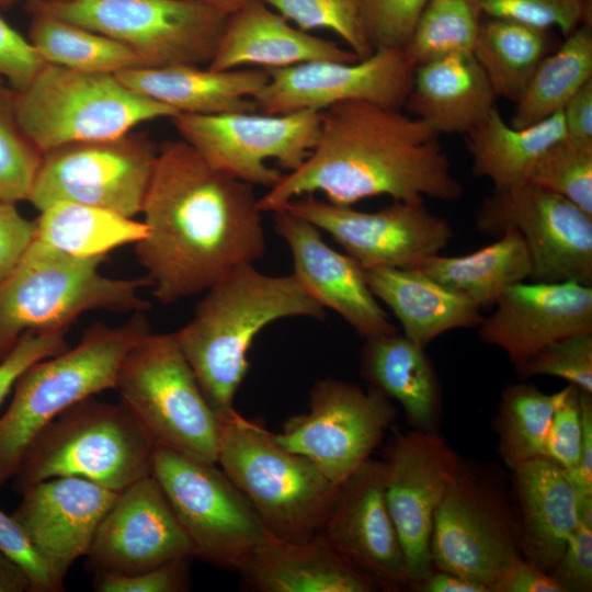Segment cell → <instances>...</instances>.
<instances>
[{"mask_svg": "<svg viewBox=\"0 0 592 592\" xmlns=\"http://www.w3.org/2000/svg\"><path fill=\"white\" fill-rule=\"evenodd\" d=\"M35 231V221L22 216L14 203H0V278L24 257Z\"/></svg>", "mask_w": 592, "mask_h": 592, "instance_id": "cell-52", "label": "cell"}, {"mask_svg": "<svg viewBox=\"0 0 592 592\" xmlns=\"http://www.w3.org/2000/svg\"><path fill=\"white\" fill-rule=\"evenodd\" d=\"M548 41V30L488 19L481 22L473 54L496 96L516 102L546 56Z\"/></svg>", "mask_w": 592, "mask_h": 592, "instance_id": "cell-36", "label": "cell"}, {"mask_svg": "<svg viewBox=\"0 0 592 592\" xmlns=\"http://www.w3.org/2000/svg\"><path fill=\"white\" fill-rule=\"evenodd\" d=\"M418 269L485 310L509 287L530 280L532 264L521 234L506 227L497 241L479 250L458 257L436 254Z\"/></svg>", "mask_w": 592, "mask_h": 592, "instance_id": "cell-33", "label": "cell"}, {"mask_svg": "<svg viewBox=\"0 0 592 592\" xmlns=\"http://www.w3.org/2000/svg\"><path fill=\"white\" fill-rule=\"evenodd\" d=\"M273 220L289 247L293 274L322 307L335 311L364 339L398 332L351 257L331 248L320 229L285 208L274 212Z\"/></svg>", "mask_w": 592, "mask_h": 592, "instance_id": "cell-24", "label": "cell"}, {"mask_svg": "<svg viewBox=\"0 0 592 592\" xmlns=\"http://www.w3.org/2000/svg\"><path fill=\"white\" fill-rule=\"evenodd\" d=\"M193 317L173 332L209 405L225 418L248 368L258 333L289 317L322 320V307L293 274L270 275L243 264L204 292Z\"/></svg>", "mask_w": 592, "mask_h": 592, "instance_id": "cell-3", "label": "cell"}, {"mask_svg": "<svg viewBox=\"0 0 592 592\" xmlns=\"http://www.w3.org/2000/svg\"><path fill=\"white\" fill-rule=\"evenodd\" d=\"M158 148L144 134L62 145L43 153L27 201L42 210L72 202L133 217L141 213Z\"/></svg>", "mask_w": 592, "mask_h": 592, "instance_id": "cell-13", "label": "cell"}, {"mask_svg": "<svg viewBox=\"0 0 592 592\" xmlns=\"http://www.w3.org/2000/svg\"><path fill=\"white\" fill-rule=\"evenodd\" d=\"M106 257L75 258L33 240L18 265L0 278V361L27 332L68 330L91 310L146 311L144 277L103 274Z\"/></svg>", "mask_w": 592, "mask_h": 592, "instance_id": "cell-5", "label": "cell"}, {"mask_svg": "<svg viewBox=\"0 0 592 592\" xmlns=\"http://www.w3.org/2000/svg\"><path fill=\"white\" fill-rule=\"evenodd\" d=\"M21 1H26V0H0V8H7Z\"/></svg>", "mask_w": 592, "mask_h": 592, "instance_id": "cell-59", "label": "cell"}, {"mask_svg": "<svg viewBox=\"0 0 592 592\" xmlns=\"http://www.w3.org/2000/svg\"><path fill=\"white\" fill-rule=\"evenodd\" d=\"M315 60L353 62L358 58L332 41L291 25L261 0H252L226 16L208 68L267 70Z\"/></svg>", "mask_w": 592, "mask_h": 592, "instance_id": "cell-25", "label": "cell"}, {"mask_svg": "<svg viewBox=\"0 0 592 592\" xmlns=\"http://www.w3.org/2000/svg\"><path fill=\"white\" fill-rule=\"evenodd\" d=\"M150 331L146 311L119 326L94 323L73 348L33 364L0 415V488L13 479L33 440L75 403L113 389L129 350Z\"/></svg>", "mask_w": 592, "mask_h": 592, "instance_id": "cell-4", "label": "cell"}, {"mask_svg": "<svg viewBox=\"0 0 592 592\" xmlns=\"http://www.w3.org/2000/svg\"><path fill=\"white\" fill-rule=\"evenodd\" d=\"M44 1H47V2H61V1H67V0H44Z\"/></svg>", "mask_w": 592, "mask_h": 592, "instance_id": "cell-60", "label": "cell"}, {"mask_svg": "<svg viewBox=\"0 0 592 592\" xmlns=\"http://www.w3.org/2000/svg\"><path fill=\"white\" fill-rule=\"evenodd\" d=\"M157 445L122 403L81 400L55 418L26 448L13 489L77 477L121 492L151 475Z\"/></svg>", "mask_w": 592, "mask_h": 592, "instance_id": "cell-6", "label": "cell"}, {"mask_svg": "<svg viewBox=\"0 0 592 592\" xmlns=\"http://www.w3.org/2000/svg\"><path fill=\"white\" fill-rule=\"evenodd\" d=\"M283 208L330 235L363 270L418 269L454 236L449 221L423 200H394L378 210L362 212L306 195Z\"/></svg>", "mask_w": 592, "mask_h": 592, "instance_id": "cell-16", "label": "cell"}, {"mask_svg": "<svg viewBox=\"0 0 592 592\" xmlns=\"http://www.w3.org/2000/svg\"><path fill=\"white\" fill-rule=\"evenodd\" d=\"M157 446L217 463L221 418L173 332H149L125 356L114 388Z\"/></svg>", "mask_w": 592, "mask_h": 592, "instance_id": "cell-9", "label": "cell"}, {"mask_svg": "<svg viewBox=\"0 0 592 592\" xmlns=\"http://www.w3.org/2000/svg\"><path fill=\"white\" fill-rule=\"evenodd\" d=\"M0 551L26 574L31 592L64 591V580L38 555L12 515L0 509Z\"/></svg>", "mask_w": 592, "mask_h": 592, "instance_id": "cell-48", "label": "cell"}, {"mask_svg": "<svg viewBox=\"0 0 592 592\" xmlns=\"http://www.w3.org/2000/svg\"><path fill=\"white\" fill-rule=\"evenodd\" d=\"M170 119L182 139L214 168L269 189L283 173L267 162L273 160L287 172L295 170L312 150L320 128L317 111L178 113Z\"/></svg>", "mask_w": 592, "mask_h": 592, "instance_id": "cell-15", "label": "cell"}, {"mask_svg": "<svg viewBox=\"0 0 592 592\" xmlns=\"http://www.w3.org/2000/svg\"><path fill=\"white\" fill-rule=\"evenodd\" d=\"M579 523L551 577L563 592L592 591V496L579 498Z\"/></svg>", "mask_w": 592, "mask_h": 592, "instance_id": "cell-47", "label": "cell"}, {"mask_svg": "<svg viewBox=\"0 0 592 592\" xmlns=\"http://www.w3.org/2000/svg\"><path fill=\"white\" fill-rule=\"evenodd\" d=\"M462 458L440 432L396 431L383 458L387 506L403 551L408 588L433 571L435 513Z\"/></svg>", "mask_w": 592, "mask_h": 592, "instance_id": "cell-18", "label": "cell"}, {"mask_svg": "<svg viewBox=\"0 0 592 592\" xmlns=\"http://www.w3.org/2000/svg\"><path fill=\"white\" fill-rule=\"evenodd\" d=\"M430 551L434 569L478 581L490 592L522 557L516 505L499 469L460 460L435 513Z\"/></svg>", "mask_w": 592, "mask_h": 592, "instance_id": "cell-10", "label": "cell"}, {"mask_svg": "<svg viewBox=\"0 0 592 592\" xmlns=\"http://www.w3.org/2000/svg\"><path fill=\"white\" fill-rule=\"evenodd\" d=\"M227 16L252 0H195Z\"/></svg>", "mask_w": 592, "mask_h": 592, "instance_id": "cell-58", "label": "cell"}, {"mask_svg": "<svg viewBox=\"0 0 592 592\" xmlns=\"http://www.w3.org/2000/svg\"><path fill=\"white\" fill-rule=\"evenodd\" d=\"M133 50L143 67L209 64L226 16L195 0H26Z\"/></svg>", "mask_w": 592, "mask_h": 592, "instance_id": "cell-11", "label": "cell"}, {"mask_svg": "<svg viewBox=\"0 0 592 592\" xmlns=\"http://www.w3.org/2000/svg\"><path fill=\"white\" fill-rule=\"evenodd\" d=\"M46 65L29 38L0 15V77L14 90L24 88Z\"/></svg>", "mask_w": 592, "mask_h": 592, "instance_id": "cell-51", "label": "cell"}, {"mask_svg": "<svg viewBox=\"0 0 592 592\" xmlns=\"http://www.w3.org/2000/svg\"><path fill=\"white\" fill-rule=\"evenodd\" d=\"M410 590L417 592H490L485 584L458 573L433 569Z\"/></svg>", "mask_w": 592, "mask_h": 592, "instance_id": "cell-56", "label": "cell"}, {"mask_svg": "<svg viewBox=\"0 0 592 592\" xmlns=\"http://www.w3.org/2000/svg\"><path fill=\"white\" fill-rule=\"evenodd\" d=\"M189 559H179L157 568L133 573H96L99 592H181L189 588Z\"/></svg>", "mask_w": 592, "mask_h": 592, "instance_id": "cell-50", "label": "cell"}, {"mask_svg": "<svg viewBox=\"0 0 592 592\" xmlns=\"http://www.w3.org/2000/svg\"><path fill=\"white\" fill-rule=\"evenodd\" d=\"M527 183L561 195L592 215V144L565 136L538 158Z\"/></svg>", "mask_w": 592, "mask_h": 592, "instance_id": "cell-41", "label": "cell"}, {"mask_svg": "<svg viewBox=\"0 0 592 592\" xmlns=\"http://www.w3.org/2000/svg\"><path fill=\"white\" fill-rule=\"evenodd\" d=\"M42 157L18 119L14 89L0 77V203L27 201Z\"/></svg>", "mask_w": 592, "mask_h": 592, "instance_id": "cell-40", "label": "cell"}, {"mask_svg": "<svg viewBox=\"0 0 592 592\" xmlns=\"http://www.w3.org/2000/svg\"><path fill=\"white\" fill-rule=\"evenodd\" d=\"M514 369L521 379L534 376L558 377L592 394V332L556 340L514 365Z\"/></svg>", "mask_w": 592, "mask_h": 592, "instance_id": "cell-43", "label": "cell"}, {"mask_svg": "<svg viewBox=\"0 0 592 592\" xmlns=\"http://www.w3.org/2000/svg\"><path fill=\"white\" fill-rule=\"evenodd\" d=\"M360 373L368 386L402 407L412 429L440 432L442 384L424 348L399 332L365 339Z\"/></svg>", "mask_w": 592, "mask_h": 592, "instance_id": "cell-30", "label": "cell"}, {"mask_svg": "<svg viewBox=\"0 0 592 592\" xmlns=\"http://www.w3.org/2000/svg\"><path fill=\"white\" fill-rule=\"evenodd\" d=\"M493 307L478 326L479 339L501 349L513 365L556 340L592 332V286L577 281L521 282Z\"/></svg>", "mask_w": 592, "mask_h": 592, "instance_id": "cell-22", "label": "cell"}, {"mask_svg": "<svg viewBox=\"0 0 592 592\" xmlns=\"http://www.w3.org/2000/svg\"><path fill=\"white\" fill-rule=\"evenodd\" d=\"M581 443L580 389L568 384L563 389L557 391V401L546 440L544 458L558 465L566 473H570L580 460Z\"/></svg>", "mask_w": 592, "mask_h": 592, "instance_id": "cell-46", "label": "cell"}, {"mask_svg": "<svg viewBox=\"0 0 592 592\" xmlns=\"http://www.w3.org/2000/svg\"><path fill=\"white\" fill-rule=\"evenodd\" d=\"M557 401L535 385L509 384L501 392L493 428L499 457L511 470L545 457V445Z\"/></svg>", "mask_w": 592, "mask_h": 592, "instance_id": "cell-38", "label": "cell"}, {"mask_svg": "<svg viewBox=\"0 0 592 592\" xmlns=\"http://www.w3.org/2000/svg\"><path fill=\"white\" fill-rule=\"evenodd\" d=\"M496 98L474 54L457 53L417 66L405 106L440 136L466 135Z\"/></svg>", "mask_w": 592, "mask_h": 592, "instance_id": "cell-29", "label": "cell"}, {"mask_svg": "<svg viewBox=\"0 0 592 592\" xmlns=\"http://www.w3.org/2000/svg\"><path fill=\"white\" fill-rule=\"evenodd\" d=\"M320 532L379 591L408 588L403 551L386 502L383 459L369 458L339 485Z\"/></svg>", "mask_w": 592, "mask_h": 592, "instance_id": "cell-21", "label": "cell"}, {"mask_svg": "<svg viewBox=\"0 0 592 592\" xmlns=\"http://www.w3.org/2000/svg\"><path fill=\"white\" fill-rule=\"evenodd\" d=\"M151 475L195 556L238 570L255 548L272 537L250 501L217 463L157 446Z\"/></svg>", "mask_w": 592, "mask_h": 592, "instance_id": "cell-12", "label": "cell"}, {"mask_svg": "<svg viewBox=\"0 0 592 592\" xmlns=\"http://www.w3.org/2000/svg\"><path fill=\"white\" fill-rule=\"evenodd\" d=\"M482 15L528 26L557 27L568 36L583 24H591V0H477Z\"/></svg>", "mask_w": 592, "mask_h": 592, "instance_id": "cell-44", "label": "cell"}, {"mask_svg": "<svg viewBox=\"0 0 592 592\" xmlns=\"http://www.w3.org/2000/svg\"><path fill=\"white\" fill-rule=\"evenodd\" d=\"M308 403V411L288 418L274 439L337 486L371 458L397 417L379 390L333 377L314 384Z\"/></svg>", "mask_w": 592, "mask_h": 592, "instance_id": "cell-14", "label": "cell"}, {"mask_svg": "<svg viewBox=\"0 0 592 592\" xmlns=\"http://www.w3.org/2000/svg\"><path fill=\"white\" fill-rule=\"evenodd\" d=\"M477 228L500 235L515 228L527 248L532 282L577 281L592 286V215L531 183L493 190L481 204Z\"/></svg>", "mask_w": 592, "mask_h": 592, "instance_id": "cell-17", "label": "cell"}, {"mask_svg": "<svg viewBox=\"0 0 592 592\" xmlns=\"http://www.w3.org/2000/svg\"><path fill=\"white\" fill-rule=\"evenodd\" d=\"M565 135L561 111L519 128L508 124L493 107L466 134L471 172L490 180L494 190L523 185L538 158Z\"/></svg>", "mask_w": 592, "mask_h": 592, "instance_id": "cell-32", "label": "cell"}, {"mask_svg": "<svg viewBox=\"0 0 592 592\" xmlns=\"http://www.w3.org/2000/svg\"><path fill=\"white\" fill-rule=\"evenodd\" d=\"M315 193L332 204L352 206L379 195L453 202L463 196L464 187L440 135L423 121L398 109L348 101L320 111L312 150L259 197V207L274 213Z\"/></svg>", "mask_w": 592, "mask_h": 592, "instance_id": "cell-2", "label": "cell"}, {"mask_svg": "<svg viewBox=\"0 0 592 592\" xmlns=\"http://www.w3.org/2000/svg\"><path fill=\"white\" fill-rule=\"evenodd\" d=\"M116 77L141 95L195 115L257 112L252 99L269 79L261 68L213 70L198 65L137 67Z\"/></svg>", "mask_w": 592, "mask_h": 592, "instance_id": "cell-28", "label": "cell"}, {"mask_svg": "<svg viewBox=\"0 0 592 592\" xmlns=\"http://www.w3.org/2000/svg\"><path fill=\"white\" fill-rule=\"evenodd\" d=\"M195 556L152 475L132 483L103 517L87 554L95 573L133 574Z\"/></svg>", "mask_w": 592, "mask_h": 592, "instance_id": "cell-20", "label": "cell"}, {"mask_svg": "<svg viewBox=\"0 0 592 592\" xmlns=\"http://www.w3.org/2000/svg\"><path fill=\"white\" fill-rule=\"evenodd\" d=\"M14 103L23 130L42 153L71 143L118 137L141 123L178 114L127 88L114 73L52 64L14 90Z\"/></svg>", "mask_w": 592, "mask_h": 592, "instance_id": "cell-8", "label": "cell"}, {"mask_svg": "<svg viewBox=\"0 0 592 592\" xmlns=\"http://www.w3.org/2000/svg\"><path fill=\"white\" fill-rule=\"evenodd\" d=\"M492 592H563L549 572L523 557L504 571Z\"/></svg>", "mask_w": 592, "mask_h": 592, "instance_id": "cell-53", "label": "cell"}, {"mask_svg": "<svg viewBox=\"0 0 592 592\" xmlns=\"http://www.w3.org/2000/svg\"><path fill=\"white\" fill-rule=\"evenodd\" d=\"M138 262L163 305L204 293L266 249L253 185L209 164L190 144L158 148L143 203Z\"/></svg>", "mask_w": 592, "mask_h": 592, "instance_id": "cell-1", "label": "cell"}, {"mask_svg": "<svg viewBox=\"0 0 592 592\" xmlns=\"http://www.w3.org/2000/svg\"><path fill=\"white\" fill-rule=\"evenodd\" d=\"M298 29L332 31L358 59L369 56L371 47L362 24L360 0H261Z\"/></svg>", "mask_w": 592, "mask_h": 592, "instance_id": "cell-42", "label": "cell"}, {"mask_svg": "<svg viewBox=\"0 0 592 592\" xmlns=\"http://www.w3.org/2000/svg\"><path fill=\"white\" fill-rule=\"evenodd\" d=\"M217 465L247 497L270 535L284 540L318 534L339 487L310 459L237 412L221 418Z\"/></svg>", "mask_w": 592, "mask_h": 592, "instance_id": "cell-7", "label": "cell"}, {"mask_svg": "<svg viewBox=\"0 0 592 592\" xmlns=\"http://www.w3.org/2000/svg\"><path fill=\"white\" fill-rule=\"evenodd\" d=\"M582 443L577 467L567 473L579 497L592 496V394L580 390Z\"/></svg>", "mask_w": 592, "mask_h": 592, "instance_id": "cell-54", "label": "cell"}, {"mask_svg": "<svg viewBox=\"0 0 592 592\" xmlns=\"http://www.w3.org/2000/svg\"><path fill=\"white\" fill-rule=\"evenodd\" d=\"M259 592H376L378 585L318 534L303 540L270 537L237 570Z\"/></svg>", "mask_w": 592, "mask_h": 592, "instance_id": "cell-27", "label": "cell"}, {"mask_svg": "<svg viewBox=\"0 0 592 592\" xmlns=\"http://www.w3.org/2000/svg\"><path fill=\"white\" fill-rule=\"evenodd\" d=\"M565 136L592 144V80L581 87L561 110Z\"/></svg>", "mask_w": 592, "mask_h": 592, "instance_id": "cell-55", "label": "cell"}, {"mask_svg": "<svg viewBox=\"0 0 592 592\" xmlns=\"http://www.w3.org/2000/svg\"><path fill=\"white\" fill-rule=\"evenodd\" d=\"M30 583L24 571L0 551V592L29 591Z\"/></svg>", "mask_w": 592, "mask_h": 592, "instance_id": "cell-57", "label": "cell"}, {"mask_svg": "<svg viewBox=\"0 0 592 592\" xmlns=\"http://www.w3.org/2000/svg\"><path fill=\"white\" fill-rule=\"evenodd\" d=\"M34 240L75 258L107 257L145 238L143 221L118 213L72 202H56L39 210Z\"/></svg>", "mask_w": 592, "mask_h": 592, "instance_id": "cell-34", "label": "cell"}, {"mask_svg": "<svg viewBox=\"0 0 592 592\" xmlns=\"http://www.w3.org/2000/svg\"><path fill=\"white\" fill-rule=\"evenodd\" d=\"M374 296L400 322L403 335L422 348L437 337L478 327L483 317L473 303L431 278L420 269L364 270Z\"/></svg>", "mask_w": 592, "mask_h": 592, "instance_id": "cell-31", "label": "cell"}, {"mask_svg": "<svg viewBox=\"0 0 592 592\" xmlns=\"http://www.w3.org/2000/svg\"><path fill=\"white\" fill-rule=\"evenodd\" d=\"M119 492L87 479L56 477L24 488L12 516L61 580L87 556L96 531Z\"/></svg>", "mask_w": 592, "mask_h": 592, "instance_id": "cell-23", "label": "cell"}, {"mask_svg": "<svg viewBox=\"0 0 592 592\" xmlns=\"http://www.w3.org/2000/svg\"><path fill=\"white\" fill-rule=\"evenodd\" d=\"M592 80V29L583 24L545 56L516 100L511 125L526 127L560 112Z\"/></svg>", "mask_w": 592, "mask_h": 592, "instance_id": "cell-35", "label": "cell"}, {"mask_svg": "<svg viewBox=\"0 0 592 592\" xmlns=\"http://www.w3.org/2000/svg\"><path fill=\"white\" fill-rule=\"evenodd\" d=\"M417 65L403 48L375 49L353 62L315 60L267 69V82L253 96L257 111L286 114L320 112L348 101L401 110Z\"/></svg>", "mask_w": 592, "mask_h": 592, "instance_id": "cell-19", "label": "cell"}, {"mask_svg": "<svg viewBox=\"0 0 592 592\" xmlns=\"http://www.w3.org/2000/svg\"><path fill=\"white\" fill-rule=\"evenodd\" d=\"M68 330L25 333L0 361V407L14 389L20 377L36 362L56 355L69 348Z\"/></svg>", "mask_w": 592, "mask_h": 592, "instance_id": "cell-49", "label": "cell"}, {"mask_svg": "<svg viewBox=\"0 0 592 592\" xmlns=\"http://www.w3.org/2000/svg\"><path fill=\"white\" fill-rule=\"evenodd\" d=\"M510 471L521 555L550 573L579 523L580 497L567 473L546 458Z\"/></svg>", "mask_w": 592, "mask_h": 592, "instance_id": "cell-26", "label": "cell"}, {"mask_svg": "<svg viewBox=\"0 0 592 592\" xmlns=\"http://www.w3.org/2000/svg\"><path fill=\"white\" fill-rule=\"evenodd\" d=\"M481 22L477 0H428L403 49L417 66L473 53Z\"/></svg>", "mask_w": 592, "mask_h": 592, "instance_id": "cell-39", "label": "cell"}, {"mask_svg": "<svg viewBox=\"0 0 592 592\" xmlns=\"http://www.w3.org/2000/svg\"><path fill=\"white\" fill-rule=\"evenodd\" d=\"M428 0H360L362 24L373 48H403Z\"/></svg>", "mask_w": 592, "mask_h": 592, "instance_id": "cell-45", "label": "cell"}, {"mask_svg": "<svg viewBox=\"0 0 592 592\" xmlns=\"http://www.w3.org/2000/svg\"><path fill=\"white\" fill-rule=\"evenodd\" d=\"M30 13L27 38L46 64L114 75L143 67L133 50L103 34L46 13Z\"/></svg>", "mask_w": 592, "mask_h": 592, "instance_id": "cell-37", "label": "cell"}]
</instances>
